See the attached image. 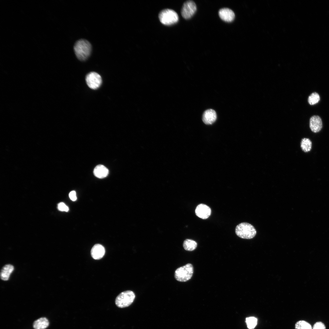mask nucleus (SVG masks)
<instances>
[{
	"label": "nucleus",
	"instance_id": "nucleus-17",
	"mask_svg": "<svg viewBox=\"0 0 329 329\" xmlns=\"http://www.w3.org/2000/svg\"><path fill=\"white\" fill-rule=\"evenodd\" d=\"M301 147L302 150L305 152L310 150L312 148V142L308 138H303L302 139L300 143Z\"/></svg>",
	"mask_w": 329,
	"mask_h": 329
},
{
	"label": "nucleus",
	"instance_id": "nucleus-2",
	"mask_svg": "<svg viewBox=\"0 0 329 329\" xmlns=\"http://www.w3.org/2000/svg\"><path fill=\"white\" fill-rule=\"evenodd\" d=\"M235 232L239 237L247 239L253 238L256 233L254 227L246 222L241 223L238 224L235 228Z\"/></svg>",
	"mask_w": 329,
	"mask_h": 329
},
{
	"label": "nucleus",
	"instance_id": "nucleus-10",
	"mask_svg": "<svg viewBox=\"0 0 329 329\" xmlns=\"http://www.w3.org/2000/svg\"><path fill=\"white\" fill-rule=\"evenodd\" d=\"M218 14L221 19L228 22L233 21L235 17L234 12L232 10L228 8H223L220 9L218 12Z\"/></svg>",
	"mask_w": 329,
	"mask_h": 329
},
{
	"label": "nucleus",
	"instance_id": "nucleus-18",
	"mask_svg": "<svg viewBox=\"0 0 329 329\" xmlns=\"http://www.w3.org/2000/svg\"><path fill=\"white\" fill-rule=\"evenodd\" d=\"M295 329H312L311 325L308 322L304 320L297 321L295 325Z\"/></svg>",
	"mask_w": 329,
	"mask_h": 329
},
{
	"label": "nucleus",
	"instance_id": "nucleus-6",
	"mask_svg": "<svg viewBox=\"0 0 329 329\" xmlns=\"http://www.w3.org/2000/svg\"><path fill=\"white\" fill-rule=\"evenodd\" d=\"M86 80L88 86L93 90L99 88L102 82L100 75L95 72H91L88 74L86 77Z\"/></svg>",
	"mask_w": 329,
	"mask_h": 329
},
{
	"label": "nucleus",
	"instance_id": "nucleus-9",
	"mask_svg": "<svg viewBox=\"0 0 329 329\" xmlns=\"http://www.w3.org/2000/svg\"><path fill=\"white\" fill-rule=\"evenodd\" d=\"M310 127L311 130L315 133L320 131L322 127L321 118L318 115L312 116L310 120Z\"/></svg>",
	"mask_w": 329,
	"mask_h": 329
},
{
	"label": "nucleus",
	"instance_id": "nucleus-20",
	"mask_svg": "<svg viewBox=\"0 0 329 329\" xmlns=\"http://www.w3.org/2000/svg\"><path fill=\"white\" fill-rule=\"evenodd\" d=\"M246 321L248 328L249 329H253L257 324V319L254 317H249L246 318Z\"/></svg>",
	"mask_w": 329,
	"mask_h": 329
},
{
	"label": "nucleus",
	"instance_id": "nucleus-12",
	"mask_svg": "<svg viewBox=\"0 0 329 329\" xmlns=\"http://www.w3.org/2000/svg\"><path fill=\"white\" fill-rule=\"evenodd\" d=\"M105 253V249L102 245L97 244L92 247L91 250V255L95 260H99L103 257Z\"/></svg>",
	"mask_w": 329,
	"mask_h": 329
},
{
	"label": "nucleus",
	"instance_id": "nucleus-19",
	"mask_svg": "<svg viewBox=\"0 0 329 329\" xmlns=\"http://www.w3.org/2000/svg\"><path fill=\"white\" fill-rule=\"evenodd\" d=\"M320 97L319 94L316 92H313L311 94L308 98V102L311 105L317 103L320 101Z\"/></svg>",
	"mask_w": 329,
	"mask_h": 329
},
{
	"label": "nucleus",
	"instance_id": "nucleus-21",
	"mask_svg": "<svg viewBox=\"0 0 329 329\" xmlns=\"http://www.w3.org/2000/svg\"><path fill=\"white\" fill-rule=\"evenodd\" d=\"M312 329H326V327L322 322H317L314 324Z\"/></svg>",
	"mask_w": 329,
	"mask_h": 329
},
{
	"label": "nucleus",
	"instance_id": "nucleus-5",
	"mask_svg": "<svg viewBox=\"0 0 329 329\" xmlns=\"http://www.w3.org/2000/svg\"><path fill=\"white\" fill-rule=\"evenodd\" d=\"M135 297L134 292L127 290L121 293L116 298L115 303L118 307L123 308L130 306L133 302Z\"/></svg>",
	"mask_w": 329,
	"mask_h": 329
},
{
	"label": "nucleus",
	"instance_id": "nucleus-4",
	"mask_svg": "<svg viewBox=\"0 0 329 329\" xmlns=\"http://www.w3.org/2000/svg\"><path fill=\"white\" fill-rule=\"evenodd\" d=\"M193 272L192 265L187 264L178 268L175 271L174 276L178 281L186 282L191 279Z\"/></svg>",
	"mask_w": 329,
	"mask_h": 329
},
{
	"label": "nucleus",
	"instance_id": "nucleus-7",
	"mask_svg": "<svg viewBox=\"0 0 329 329\" xmlns=\"http://www.w3.org/2000/svg\"><path fill=\"white\" fill-rule=\"evenodd\" d=\"M196 10V6L195 2L192 1H187L183 5L181 11V15L184 19H189L193 16Z\"/></svg>",
	"mask_w": 329,
	"mask_h": 329
},
{
	"label": "nucleus",
	"instance_id": "nucleus-23",
	"mask_svg": "<svg viewBox=\"0 0 329 329\" xmlns=\"http://www.w3.org/2000/svg\"><path fill=\"white\" fill-rule=\"evenodd\" d=\"M69 196L70 199L73 201H75L76 200V192L74 191H71L69 193Z\"/></svg>",
	"mask_w": 329,
	"mask_h": 329
},
{
	"label": "nucleus",
	"instance_id": "nucleus-14",
	"mask_svg": "<svg viewBox=\"0 0 329 329\" xmlns=\"http://www.w3.org/2000/svg\"><path fill=\"white\" fill-rule=\"evenodd\" d=\"M14 269L13 265L7 264L2 267L0 272V278L2 280L7 281L9 279L10 275Z\"/></svg>",
	"mask_w": 329,
	"mask_h": 329
},
{
	"label": "nucleus",
	"instance_id": "nucleus-13",
	"mask_svg": "<svg viewBox=\"0 0 329 329\" xmlns=\"http://www.w3.org/2000/svg\"><path fill=\"white\" fill-rule=\"evenodd\" d=\"M93 173L96 177L102 179L107 176L109 173V170L104 165L99 164L97 165L95 168L94 170Z\"/></svg>",
	"mask_w": 329,
	"mask_h": 329
},
{
	"label": "nucleus",
	"instance_id": "nucleus-8",
	"mask_svg": "<svg viewBox=\"0 0 329 329\" xmlns=\"http://www.w3.org/2000/svg\"><path fill=\"white\" fill-rule=\"evenodd\" d=\"M196 215L202 219H206L210 215L211 210L210 208L204 204H199L195 210Z\"/></svg>",
	"mask_w": 329,
	"mask_h": 329
},
{
	"label": "nucleus",
	"instance_id": "nucleus-3",
	"mask_svg": "<svg viewBox=\"0 0 329 329\" xmlns=\"http://www.w3.org/2000/svg\"><path fill=\"white\" fill-rule=\"evenodd\" d=\"M158 17L162 24L167 26L176 23L179 19L177 13L173 10L170 9H166L161 11Z\"/></svg>",
	"mask_w": 329,
	"mask_h": 329
},
{
	"label": "nucleus",
	"instance_id": "nucleus-15",
	"mask_svg": "<svg viewBox=\"0 0 329 329\" xmlns=\"http://www.w3.org/2000/svg\"><path fill=\"white\" fill-rule=\"evenodd\" d=\"M49 325V322L46 317H41L35 321L33 327L35 329H45Z\"/></svg>",
	"mask_w": 329,
	"mask_h": 329
},
{
	"label": "nucleus",
	"instance_id": "nucleus-11",
	"mask_svg": "<svg viewBox=\"0 0 329 329\" xmlns=\"http://www.w3.org/2000/svg\"><path fill=\"white\" fill-rule=\"evenodd\" d=\"M217 117V114L215 111L212 109H208L206 110L203 113L202 116V120L206 124H211L215 122Z\"/></svg>",
	"mask_w": 329,
	"mask_h": 329
},
{
	"label": "nucleus",
	"instance_id": "nucleus-16",
	"mask_svg": "<svg viewBox=\"0 0 329 329\" xmlns=\"http://www.w3.org/2000/svg\"><path fill=\"white\" fill-rule=\"evenodd\" d=\"M183 246L185 250L188 251H192L196 248L197 243L193 240L187 239L184 241Z\"/></svg>",
	"mask_w": 329,
	"mask_h": 329
},
{
	"label": "nucleus",
	"instance_id": "nucleus-22",
	"mask_svg": "<svg viewBox=\"0 0 329 329\" xmlns=\"http://www.w3.org/2000/svg\"><path fill=\"white\" fill-rule=\"evenodd\" d=\"M58 210L61 211L67 212L69 210L68 207L62 202L59 203L58 205Z\"/></svg>",
	"mask_w": 329,
	"mask_h": 329
},
{
	"label": "nucleus",
	"instance_id": "nucleus-1",
	"mask_svg": "<svg viewBox=\"0 0 329 329\" xmlns=\"http://www.w3.org/2000/svg\"><path fill=\"white\" fill-rule=\"evenodd\" d=\"M75 54L80 60L84 61L90 56L92 47L90 42L85 39L77 41L74 46Z\"/></svg>",
	"mask_w": 329,
	"mask_h": 329
}]
</instances>
